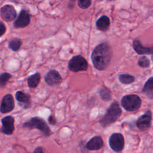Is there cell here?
Returning <instances> with one entry per match:
<instances>
[{
    "label": "cell",
    "instance_id": "e0dca14e",
    "mask_svg": "<svg viewBox=\"0 0 153 153\" xmlns=\"http://www.w3.org/2000/svg\"><path fill=\"white\" fill-rule=\"evenodd\" d=\"M142 92L150 99H153V76L150 77L145 83Z\"/></svg>",
    "mask_w": 153,
    "mask_h": 153
},
{
    "label": "cell",
    "instance_id": "5bb4252c",
    "mask_svg": "<svg viewBox=\"0 0 153 153\" xmlns=\"http://www.w3.org/2000/svg\"><path fill=\"white\" fill-rule=\"evenodd\" d=\"M15 96L16 100L21 103L24 109H27L31 106V97L29 94L22 91H18Z\"/></svg>",
    "mask_w": 153,
    "mask_h": 153
},
{
    "label": "cell",
    "instance_id": "277c9868",
    "mask_svg": "<svg viewBox=\"0 0 153 153\" xmlns=\"http://www.w3.org/2000/svg\"><path fill=\"white\" fill-rule=\"evenodd\" d=\"M142 100L136 94H128L124 96L121 100V105L127 111L133 112L138 110L141 106Z\"/></svg>",
    "mask_w": 153,
    "mask_h": 153
},
{
    "label": "cell",
    "instance_id": "9a60e30c",
    "mask_svg": "<svg viewBox=\"0 0 153 153\" xmlns=\"http://www.w3.org/2000/svg\"><path fill=\"white\" fill-rule=\"evenodd\" d=\"M133 48L138 54H151L153 53V47H145L138 39H135L133 42Z\"/></svg>",
    "mask_w": 153,
    "mask_h": 153
},
{
    "label": "cell",
    "instance_id": "9c48e42d",
    "mask_svg": "<svg viewBox=\"0 0 153 153\" xmlns=\"http://www.w3.org/2000/svg\"><path fill=\"white\" fill-rule=\"evenodd\" d=\"M2 127L0 131L6 135H11L14 131V118L11 115H8L1 120Z\"/></svg>",
    "mask_w": 153,
    "mask_h": 153
},
{
    "label": "cell",
    "instance_id": "d4e9b609",
    "mask_svg": "<svg viewBox=\"0 0 153 153\" xmlns=\"http://www.w3.org/2000/svg\"><path fill=\"white\" fill-rule=\"evenodd\" d=\"M6 32V26L2 22H0V36H2Z\"/></svg>",
    "mask_w": 153,
    "mask_h": 153
},
{
    "label": "cell",
    "instance_id": "7c38bea8",
    "mask_svg": "<svg viewBox=\"0 0 153 153\" xmlns=\"http://www.w3.org/2000/svg\"><path fill=\"white\" fill-rule=\"evenodd\" d=\"M45 82L50 86L59 85L62 81V76L56 70H50L45 75Z\"/></svg>",
    "mask_w": 153,
    "mask_h": 153
},
{
    "label": "cell",
    "instance_id": "603a6c76",
    "mask_svg": "<svg viewBox=\"0 0 153 153\" xmlns=\"http://www.w3.org/2000/svg\"><path fill=\"white\" fill-rule=\"evenodd\" d=\"M137 65L141 68H148L150 66V61L146 56H143L139 59Z\"/></svg>",
    "mask_w": 153,
    "mask_h": 153
},
{
    "label": "cell",
    "instance_id": "3957f363",
    "mask_svg": "<svg viewBox=\"0 0 153 153\" xmlns=\"http://www.w3.org/2000/svg\"><path fill=\"white\" fill-rule=\"evenodd\" d=\"M23 127L27 128L30 130L36 128L41 131L44 136H50L51 131L47 123L44 119L38 117H34L25 121L23 124Z\"/></svg>",
    "mask_w": 153,
    "mask_h": 153
},
{
    "label": "cell",
    "instance_id": "4fadbf2b",
    "mask_svg": "<svg viewBox=\"0 0 153 153\" xmlns=\"http://www.w3.org/2000/svg\"><path fill=\"white\" fill-rule=\"evenodd\" d=\"M103 140L99 136H96L92 137L86 143L85 148L89 151H97L103 146Z\"/></svg>",
    "mask_w": 153,
    "mask_h": 153
},
{
    "label": "cell",
    "instance_id": "83f0119b",
    "mask_svg": "<svg viewBox=\"0 0 153 153\" xmlns=\"http://www.w3.org/2000/svg\"><path fill=\"white\" fill-rule=\"evenodd\" d=\"M152 60H153V55H152Z\"/></svg>",
    "mask_w": 153,
    "mask_h": 153
},
{
    "label": "cell",
    "instance_id": "8992f818",
    "mask_svg": "<svg viewBox=\"0 0 153 153\" xmlns=\"http://www.w3.org/2000/svg\"><path fill=\"white\" fill-rule=\"evenodd\" d=\"M109 145L111 149L116 152H121L125 145V140L123 135L120 133L112 134L109 138Z\"/></svg>",
    "mask_w": 153,
    "mask_h": 153
},
{
    "label": "cell",
    "instance_id": "7402d4cb",
    "mask_svg": "<svg viewBox=\"0 0 153 153\" xmlns=\"http://www.w3.org/2000/svg\"><path fill=\"white\" fill-rule=\"evenodd\" d=\"M11 77V75L8 72H4L0 74V88L5 87Z\"/></svg>",
    "mask_w": 153,
    "mask_h": 153
},
{
    "label": "cell",
    "instance_id": "5b68a950",
    "mask_svg": "<svg viewBox=\"0 0 153 153\" xmlns=\"http://www.w3.org/2000/svg\"><path fill=\"white\" fill-rule=\"evenodd\" d=\"M88 63L86 59L80 55L72 57L68 63L69 69L74 72L85 71L88 69Z\"/></svg>",
    "mask_w": 153,
    "mask_h": 153
},
{
    "label": "cell",
    "instance_id": "ffe728a7",
    "mask_svg": "<svg viewBox=\"0 0 153 153\" xmlns=\"http://www.w3.org/2000/svg\"><path fill=\"white\" fill-rule=\"evenodd\" d=\"M22 45V41L19 38H14L8 42V47L13 51H17Z\"/></svg>",
    "mask_w": 153,
    "mask_h": 153
},
{
    "label": "cell",
    "instance_id": "484cf974",
    "mask_svg": "<svg viewBox=\"0 0 153 153\" xmlns=\"http://www.w3.org/2000/svg\"><path fill=\"white\" fill-rule=\"evenodd\" d=\"M48 121L51 125H55L56 124V119L53 115H51L48 118Z\"/></svg>",
    "mask_w": 153,
    "mask_h": 153
},
{
    "label": "cell",
    "instance_id": "8fae6325",
    "mask_svg": "<svg viewBox=\"0 0 153 153\" xmlns=\"http://www.w3.org/2000/svg\"><path fill=\"white\" fill-rule=\"evenodd\" d=\"M15 106L14 100L11 94L5 95L1 103L0 112L2 114H6L12 111Z\"/></svg>",
    "mask_w": 153,
    "mask_h": 153
},
{
    "label": "cell",
    "instance_id": "ba28073f",
    "mask_svg": "<svg viewBox=\"0 0 153 153\" xmlns=\"http://www.w3.org/2000/svg\"><path fill=\"white\" fill-rule=\"evenodd\" d=\"M30 22V16L28 11L26 9H22L17 19L14 22L15 28H23L29 25Z\"/></svg>",
    "mask_w": 153,
    "mask_h": 153
},
{
    "label": "cell",
    "instance_id": "ac0fdd59",
    "mask_svg": "<svg viewBox=\"0 0 153 153\" xmlns=\"http://www.w3.org/2000/svg\"><path fill=\"white\" fill-rule=\"evenodd\" d=\"M41 80V75L36 72L27 78V85L30 88H35L38 86Z\"/></svg>",
    "mask_w": 153,
    "mask_h": 153
},
{
    "label": "cell",
    "instance_id": "4316f807",
    "mask_svg": "<svg viewBox=\"0 0 153 153\" xmlns=\"http://www.w3.org/2000/svg\"><path fill=\"white\" fill-rule=\"evenodd\" d=\"M32 153H45V152H44V150L42 147L38 146V147H36L34 149V151H33Z\"/></svg>",
    "mask_w": 153,
    "mask_h": 153
},
{
    "label": "cell",
    "instance_id": "d6986e66",
    "mask_svg": "<svg viewBox=\"0 0 153 153\" xmlns=\"http://www.w3.org/2000/svg\"><path fill=\"white\" fill-rule=\"evenodd\" d=\"M118 79L120 82L122 84H130L134 82L135 77L133 75L128 74H124L119 75Z\"/></svg>",
    "mask_w": 153,
    "mask_h": 153
},
{
    "label": "cell",
    "instance_id": "30bf717a",
    "mask_svg": "<svg viewBox=\"0 0 153 153\" xmlns=\"http://www.w3.org/2000/svg\"><path fill=\"white\" fill-rule=\"evenodd\" d=\"M0 15L4 21L9 22L16 19L17 12L13 5L5 4L1 8Z\"/></svg>",
    "mask_w": 153,
    "mask_h": 153
},
{
    "label": "cell",
    "instance_id": "7a4b0ae2",
    "mask_svg": "<svg viewBox=\"0 0 153 153\" xmlns=\"http://www.w3.org/2000/svg\"><path fill=\"white\" fill-rule=\"evenodd\" d=\"M121 109L117 102H114L107 109L105 115L102 117L99 123L100 125L106 127L115 123L121 116Z\"/></svg>",
    "mask_w": 153,
    "mask_h": 153
},
{
    "label": "cell",
    "instance_id": "6da1fadb",
    "mask_svg": "<svg viewBox=\"0 0 153 153\" xmlns=\"http://www.w3.org/2000/svg\"><path fill=\"white\" fill-rule=\"evenodd\" d=\"M112 56V50L107 42L98 44L93 50L91 59L94 68L99 71H103L109 66Z\"/></svg>",
    "mask_w": 153,
    "mask_h": 153
},
{
    "label": "cell",
    "instance_id": "44dd1931",
    "mask_svg": "<svg viewBox=\"0 0 153 153\" xmlns=\"http://www.w3.org/2000/svg\"><path fill=\"white\" fill-rule=\"evenodd\" d=\"M99 94L102 100L104 101H109L111 99L112 95L111 91L106 88H100L99 91Z\"/></svg>",
    "mask_w": 153,
    "mask_h": 153
},
{
    "label": "cell",
    "instance_id": "cb8c5ba5",
    "mask_svg": "<svg viewBox=\"0 0 153 153\" xmlns=\"http://www.w3.org/2000/svg\"><path fill=\"white\" fill-rule=\"evenodd\" d=\"M91 4V1L90 0H79L78 1V5L82 9L88 8Z\"/></svg>",
    "mask_w": 153,
    "mask_h": 153
},
{
    "label": "cell",
    "instance_id": "52a82bcc",
    "mask_svg": "<svg viewBox=\"0 0 153 153\" xmlns=\"http://www.w3.org/2000/svg\"><path fill=\"white\" fill-rule=\"evenodd\" d=\"M152 123V112L148 109L144 114L140 116L136 123L137 127L142 131L148 130Z\"/></svg>",
    "mask_w": 153,
    "mask_h": 153
},
{
    "label": "cell",
    "instance_id": "2e32d148",
    "mask_svg": "<svg viewBox=\"0 0 153 153\" xmlns=\"http://www.w3.org/2000/svg\"><path fill=\"white\" fill-rule=\"evenodd\" d=\"M110 24L111 22L109 18L105 15L102 16L100 17H99L96 22V26L97 29L102 32L106 31L109 29Z\"/></svg>",
    "mask_w": 153,
    "mask_h": 153
}]
</instances>
